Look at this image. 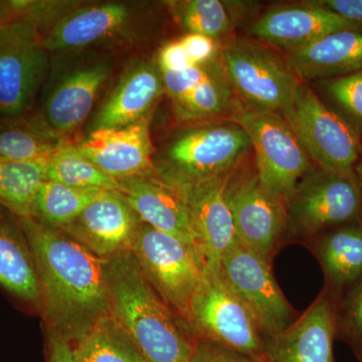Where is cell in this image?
<instances>
[{
  "label": "cell",
  "instance_id": "484cf974",
  "mask_svg": "<svg viewBox=\"0 0 362 362\" xmlns=\"http://www.w3.org/2000/svg\"><path fill=\"white\" fill-rule=\"evenodd\" d=\"M235 97L223 65L185 96L173 102V109L181 122L228 119Z\"/></svg>",
  "mask_w": 362,
  "mask_h": 362
},
{
  "label": "cell",
  "instance_id": "7402d4cb",
  "mask_svg": "<svg viewBox=\"0 0 362 362\" xmlns=\"http://www.w3.org/2000/svg\"><path fill=\"white\" fill-rule=\"evenodd\" d=\"M286 62L301 82L344 77L362 71V30L329 33L302 49L286 52Z\"/></svg>",
  "mask_w": 362,
  "mask_h": 362
},
{
  "label": "cell",
  "instance_id": "d4e9b609",
  "mask_svg": "<svg viewBox=\"0 0 362 362\" xmlns=\"http://www.w3.org/2000/svg\"><path fill=\"white\" fill-rule=\"evenodd\" d=\"M71 139L49 129L37 113L0 117V159L18 162H47Z\"/></svg>",
  "mask_w": 362,
  "mask_h": 362
},
{
  "label": "cell",
  "instance_id": "e0dca14e",
  "mask_svg": "<svg viewBox=\"0 0 362 362\" xmlns=\"http://www.w3.org/2000/svg\"><path fill=\"white\" fill-rule=\"evenodd\" d=\"M335 302L323 289L280 334L267 341V362H334Z\"/></svg>",
  "mask_w": 362,
  "mask_h": 362
},
{
  "label": "cell",
  "instance_id": "5b68a950",
  "mask_svg": "<svg viewBox=\"0 0 362 362\" xmlns=\"http://www.w3.org/2000/svg\"><path fill=\"white\" fill-rule=\"evenodd\" d=\"M187 323L197 338L218 343L259 362H267L268 338L221 271L206 272L189 308Z\"/></svg>",
  "mask_w": 362,
  "mask_h": 362
},
{
  "label": "cell",
  "instance_id": "277c9868",
  "mask_svg": "<svg viewBox=\"0 0 362 362\" xmlns=\"http://www.w3.org/2000/svg\"><path fill=\"white\" fill-rule=\"evenodd\" d=\"M286 243H305L335 226L362 220V190L356 173L314 166L286 199Z\"/></svg>",
  "mask_w": 362,
  "mask_h": 362
},
{
  "label": "cell",
  "instance_id": "44dd1931",
  "mask_svg": "<svg viewBox=\"0 0 362 362\" xmlns=\"http://www.w3.org/2000/svg\"><path fill=\"white\" fill-rule=\"evenodd\" d=\"M108 63L90 64L71 71L45 100L40 119L56 134L68 138L93 110L100 90L110 75Z\"/></svg>",
  "mask_w": 362,
  "mask_h": 362
},
{
  "label": "cell",
  "instance_id": "d6986e66",
  "mask_svg": "<svg viewBox=\"0 0 362 362\" xmlns=\"http://www.w3.org/2000/svg\"><path fill=\"white\" fill-rule=\"evenodd\" d=\"M163 77L156 59L133 64L119 78L92 124V130L118 128L151 115L164 94Z\"/></svg>",
  "mask_w": 362,
  "mask_h": 362
},
{
  "label": "cell",
  "instance_id": "8d00e7d4",
  "mask_svg": "<svg viewBox=\"0 0 362 362\" xmlns=\"http://www.w3.org/2000/svg\"><path fill=\"white\" fill-rule=\"evenodd\" d=\"M156 62L162 71H183L194 66L180 40L164 45L157 54Z\"/></svg>",
  "mask_w": 362,
  "mask_h": 362
},
{
  "label": "cell",
  "instance_id": "5bb4252c",
  "mask_svg": "<svg viewBox=\"0 0 362 362\" xmlns=\"http://www.w3.org/2000/svg\"><path fill=\"white\" fill-rule=\"evenodd\" d=\"M342 30H362V25L308 0L269 7L252 23L250 33L256 42L289 52Z\"/></svg>",
  "mask_w": 362,
  "mask_h": 362
},
{
  "label": "cell",
  "instance_id": "cb8c5ba5",
  "mask_svg": "<svg viewBox=\"0 0 362 362\" xmlns=\"http://www.w3.org/2000/svg\"><path fill=\"white\" fill-rule=\"evenodd\" d=\"M0 287L39 310L40 287L32 247L21 218L0 206Z\"/></svg>",
  "mask_w": 362,
  "mask_h": 362
},
{
  "label": "cell",
  "instance_id": "f546056e",
  "mask_svg": "<svg viewBox=\"0 0 362 362\" xmlns=\"http://www.w3.org/2000/svg\"><path fill=\"white\" fill-rule=\"evenodd\" d=\"M78 362H149L112 316L74 344Z\"/></svg>",
  "mask_w": 362,
  "mask_h": 362
},
{
  "label": "cell",
  "instance_id": "e575fe53",
  "mask_svg": "<svg viewBox=\"0 0 362 362\" xmlns=\"http://www.w3.org/2000/svg\"><path fill=\"white\" fill-rule=\"evenodd\" d=\"M180 40L194 66L206 65L221 56V45L206 35L187 33Z\"/></svg>",
  "mask_w": 362,
  "mask_h": 362
},
{
  "label": "cell",
  "instance_id": "7c38bea8",
  "mask_svg": "<svg viewBox=\"0 0 362 362\" xmlns=\"http://www.w3.org/2000/svg\"><path fill=\"white\" fill-rule=\"evenodd\" d=\"M220 271L257 319L268 340L287 329L298 318L279 287L271 262L239 240L221 259Z\"/></svg>",
  "mask_w": 362,
  "mask_h": 362
},
{
  "label": "cell",
  "instance_id": "1f68e13d",
  "mask_svg": "<svg viewBox=\"0 0 362 362\" xmlns=\"http://www.w3.org/2000/svg\"><path fill=\"white\" fill-rule=\"evenodd\" d=\"M316 83L322 90L324 103L341 117L362 141V71Z\"/></svg>",
  "mask_w": 362,
  "mask_h": 362
},
{
  "label": "cell",
  "instance_id": "3957f363",
  "mask_svg": "<svg viewBox=\"0 0 362 362\" xmlns=\"http://www.w3.org/2000/svg\"><path fill=\"white\" fill-rule=\"evenodd\" d=\"M251 151V142L240 125L230 119H213L175 131L153 161L162 177L192 185L232 173Z\"/></svg>",
  "mask_w": 362,
  "mask_h": 362
},
{
  "label": "cell",
  "instance_id": "74e56055",
  "mask_svg": "<svg viewBox=\"0 0 362 362\" xmlns=\"http://www.w3.org/2000/svg\"><path fill=\"white\" fill-rule=\"evenodd\" d=\"M344 20L362 25V0H315Z\"/></svg>",
  "mask_w": 362,
  "mask_h": 362
},
{
  "label": "cell",
  "instance_id": "9c48e42d",
  "mask_svg": "<svg viewBox=\"0 0 362 362\" xmlns=\"http://www.w3.org/2000/svg\"><path fill=\"white\" fill-rule=\"evenodd\" d=\"M49 71V52L37 23L13 18L0 25V117L32 112Z\"/></svg>",
  "mask_w": 362,
  "mask_h": 362
},
{
  "label": "cell",
  "instance_id": "8fae6325",
  "mask_svg": "<svg viewBox=\"0 0 362 362\" xmlns=\"http://www.w3.org/2000/svg\"><path fill=\"white\" fill-rule=\"evenodd\" d=\"M238 240L273 262L286 243V199L263 185L245 163L233 171L226 189Z\"/></svg>",
  "mask_w": 362,
  "mask_h": 362
},
{
  "label": "cell",
  "instance_id": "ba28073f",
  "mask_svg": "<svg viewBox=\"0 0 362 362\" xmlns=\"http://www.w3.org/2000/svg\"><path fill=\"white\" fill-rule=\"evenodd\" d=\"M132 252L154 290L187 322L190 302L206 274L194 247L141 221Z\"/></svg>",
  "mask_w": 362,
  "mask_h": 362
},
{
  "label": "cell",
  "instance_id": "f1b7e54d",
  "mask_svg": "<svg viewBox=\"0 0 362 362\" xmlns=\"http://www.w3.org/2000/svg\"><path fill=\"white\" fill-rule=\"evenodd\" d=\"M47 162L0 159V206L18 218H30L40 187L47 180Z\"/></svg>",
  "mask_w": 362,
  "mask_h": 362
},
{
  "label": "cell",
  "instance_id": "d590c367",
  "mask_svg": "<svg viewBox=\"0 0 362 362\" xmlns=\"http://www.w3.org/2000/svg\"><path fill=\"white\" fill-rule=\"evenodd\" d=\"M189 362H259L218 343L197 338Z\"/></svg>",
  "mask_w": 362,
  "mask_h": 362
},
{
  "label": "cell",
  "instance_id": "8992f818",
  "mask_svg": "<svg viewBox=\"0 0 362 362\" xmlns=\"http://www.w3.org/2000/svg\"><path fill=\"white\" fill-rule=\"evenodd\" d=\"M228 119L244 129L255 154L259 180L287 199L314 163L282 116L257 110L235 97Z\"/></svg>",
  "mask_w": 362,
  "mask_h": 362
},
{
  "label": "cell",
  "instance_id": "2e32d148",
  "mask_svg": "<svg viewBox=\"0 0 362 362\" xmlns=\"http://www.w3.org/2000/svg\"><path fill=\"white\" fill-rule=\"evenodd\" d=\"M141 221L118 190H106L61 230L99 258L132 251Z\"/></svg>",
  "mask_w": 362,
  "mask_h": 362
},
{
  "label": "cell",
  "instance_id": "4316f807",
  "mask_svg": "<svg viewBox=\"0 0 362 362\" xmlns=\"http://www.w3.org/2000/svg\"><path fill=\"white\" fill-rule=\"evenodd\" d=\"M169 4L176 21L187 33L206 35L221 47L235 39L237 23L230 1L187 0Z\"/></svg>",
  "mask_w": 362,
  "mask_h": 362
},
{
  "label": "cell",
  "instance_id": "9a60e30c",
  "mask_svg": "<svg viewBox=\"0 0 362 362\" xmlns=\"http://www.w3.org/2000/svg\"><path fill=\"white\" fill-rule=\"evenodd\" d=\"M151 116L124 127L92 130L74 148L118 181L151 175L156 173Z\"/></svg>",
  "mask_w": 362,
  "mask_h": 362
},
{
  "label": "cell",
  "instance_id": "4dcf8cb0",
  "mask_svg": "<svg viewBox=\"0 0 362 362\" xmlns=\"http://www.w3.org/2000/svg\"><path fill=\"white\" fill-rule=\"evenodd\" d=\"M47 180L85 189L118 190L120 183L70 146L47 161Z\"/></svg>",
  "mask_w": 362,
  "mask_h": 362
},
{
  "label": "cell",
  "instance_id": "d6a6232c",
  "mask_svg": "<svg viewBox=\"0 0 362 362\" xmlns=\"http://www.w3.org/2000/svg\"><path fill=\"white\" fill-rule=\"evenodd\" d=\"M337 338L346 343L362 362V277L335 303Z\"/></svg>",
  "mask_w": 362,
  "mask_h": 362
},
{
  "label": "cell",
  "instance_id": "7a4b0ae2",
  "mask_svg": "<svg viewBox=\"0 0 362 362\" xmlns=\"http://www.w3.org/2000/svg\"><path fill=\"white\" fill-rule=\"evenodd\" d=\"M111 316L149 362H189L197 337L159 296L132 251L105 259Z\"/></svg>",
  "mask_w": 362,
  "mask_h": 362
},
{
  "label": "cell",
  "instance_id": "30bf717a",
  "mask_svg": "<svg viewBox=\"0 0 362 362\" xmlns=\"http://www.w3.org/2000/svg\"><path fill=\"white\" fill-rule=\"evenodd\" d=\"M314 165L328 171L354 170L362 141L306 83H300L291 108L282 116Z\"/></svg>",
  "mask_w": 362,
  "mask_h": 362
},
{
  "label": "cell",
  "instance_id": "52a82bcc",
  "mask_svg": "<svg viewBox=\"0 0 362 362\" xmlns=\"http://www.w3.org/2000/svg\"><path fill=\"white\" fill-rule=\"evenodd\" d=\"M221 58L235 96L257 110L283 116L301 81L274 49L246 37L221 47Z\"/></svg>",
  "mask_w": 362,
  "mask_h": 362
},
{
  "label": "cell",
  "instance_id": "6da1fadb",
  "mask_svg": "<svg viewBox=\"0 0 362 362\" xmlns=\"http://www.w3.org/2000/svg\"><path fill=\"white\" fill-rule=\"evenodd\" d=\"M21 221L35 258L47 329L76 344L111 316L105 259L61 228L32 216Z\"/></svg>",
  "mask_w": 362,
  "mask_h": 362
},
{
  "label": "cell",
  "instance_id": "4fadbf2b",
  "mask_svg": "<svg viewBox=\"0 0 362 362\" xmlns=\"http://www.w3.org/2000/svg\"><path fill=\"white\" fill-rule=\"evenodd\" d=\"M233 171L201 182L177 185L187 201L195 251L206 272L220 270L221 259L238 240L226 199V185Z\"/></svg>",
  "mask_w": 362,
  "mask_h": 362
},
{
  "label": "cell",
  "instance_id": "ac0fdd59",
  "mask_svg": "<svg viewBox=\"0 0 362 362\" xmlns=\"http://www.w3.org/2000/svg\"><path fill=\"white\" fill-rule=\"evenodd\" d=\"M119 183V192L142 223L194 247L187 201L177 185L157 173L128 178Z\"/></svg>",
  "mask_w": 362,
  "mask_h": 362
},
{
  "label": "cell",
  "instance_id": "603a6c76",
  "mask_svg": "<svg viewBox=\"0 0 362 362\" xmlns=\"http://www.w3.org/2000/svg\"><path fill=\"white\" fill-rule=\"evenodd\" d=\"M322 269L326 290L337 303L362 277V220L335 226L307 240Z\"/></svg>",
  "mask_w": 362,
  "mask_h": 362
},
{
  "label": "cell",
  "instance_id": "ab89813d",
  "mask_svg": "<svg viewBox=\"0 0 362 362\" xmlns=\"http://www.w3.org/2000/svg\"><path fill=\"white\" fill-rule=\"evenodd\" d=\"M354 173H356L357 181H358L359 187L362 190V145L361 148V153H359V158L357 160L356 166L354 168Z\"/></svg>",
  "mask_w": 362,
  "mask_h": 362
},
{
  "label": "cell",
  "instance_id": "83f0119b",
  "mask_svg": "<svg viewBox=\"0 0 362 362\" xmlns=\"http://www.w3.org/2000/svg\"><path fill=\"white\" fill-rule=\"evenodd\" d=\"M106 190L85 189L45 180L33 202L32 218L62 228L69 225L86 207Z\"/></svg>",
  "mask_w": 362,
  "mask_h": 362
},
{
  "label": "cell",
  "instance_id": "ffe728a7",
  "mask_svg": "<svg viewBox=\"0 0 362 362\" xmlns=\"http://www.w3.org/2000/svg\"><path fill=\"white\" fill-rule=\"evenodd\" d=\"M134 11L120 2L71 11L42 33L47 52H70L101 44L120 35L132 23Z\"/></svg>",
  "mask_w": 362,
  "mask_h": 362
},
{
  "label": "cell",
  "instance_id": "f35d334b",
  "mask_svg": "<svg viewBox=\"0 0 362 362\" xmlns=\"http://www.w3.org/2000/svg\"><path fill=\"white\" fill-rule=\"evenodd\" d=\"M47 338L49 362H78L75 347L66 338L51 329H47Z\"/></svg>",
  "mask_w": 362,
  "mask_h": 362
},
{
  "label": "cell",
  "instance_id": "836d02e7",
  "mask_svg": "<svg viewBox=\"0 0 362 362\" xmlns=\"http://www.w3.org/2000/svg\"><path fill=\"white\" fill-rule=\"evenodd\" d=\"M223 66L221 56L206 65L192 66L183 71H162L164 92L175 102L194 89Z\"/></svg>",
  "mask_w": 362,
  "mask_h": 362
}]
</instances>
